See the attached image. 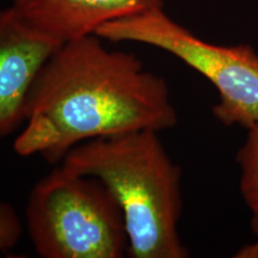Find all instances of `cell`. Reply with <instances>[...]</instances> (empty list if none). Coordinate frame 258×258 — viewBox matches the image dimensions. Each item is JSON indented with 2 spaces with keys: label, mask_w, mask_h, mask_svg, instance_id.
<instances>
[{
  "label": "cell",
  "mask_w": 258,
  "mask_h": 258,
  "mask_svg": "<svg viewBox=\"0 0 258 258\" xmlns=\"http://www.w3.org/2000/svg\"><path fill=\"white\" fill-rule=\"evenodd\" d=\"M177 121L165 80L134 54L109 49L101 37L89 35L63 42L42 67L14 150L55 164L86 141L160 133Z\"/></svg>",
  "instance_id": "cell-1"
},
{
  "label": "cell",
  "mask_w": 258,
  "mask_h": 258,
  "mask_svg": "<svg viewBox=\"0 0 258 258\" xmlns=\"http://www.w3.org/2000/svg\"><path fill=\"white\" fill-rule=\"evenodd\" d=\"M158 132L139 131L86 141L61 165L101 180L122 214L132 258H185L178 233L182 171L167 154Z\"/></svg>",
  "instance_id": "cell-2"
},
{
  "label": "cell",
  "mask_w": 258,
  "mask_h": 258,
  "mask_svg": "<svg viewBox=\"0 0 258 258\" xmlns=\"http://www.w3.org/2000/svg\"><path fill=\"white\" fill-rule=\"evenodd\" d=\"M25 220L42 258H122L128 235L122 211L101 180L61 165L29 194Z\"/></svg>",
  "instance_id": "cell-3"
},
{
  "label": "cell",
  "mask_w": 258,
  "mask_h": 258,
  "mask_svg": "<svg viewBox=\"0 0 258 258\" xmlns=\"http://www.w3.org/2000/svg\"><path fill=\"white\" fill-rule=\"evenodd\" d=\"M97 36L165 50L202 74L218 91L213 115L225 125L249 129L258 122V54L249 44L217 46L171 19L163 8L106 23Z\"/></svg>",
  "instance_id": "cell-4"
},
{
  "label": "cell",
  "mask_w": 258,
  "mask_h": 258,
  "mask_svg": "<svg viewBox=\"0 0 258 258\" xmlns=\"http://www.w3.org/2000/svg\"><path fill=\"white\" fill-rule=\"evenodd\" d=\"M61 44L12 6L0 9V138L23 127L35 80Z\"/></svg>",
  "instance_id": "cell-5"
},
{
  "label": "cell",
  "mask_w": 258,
  "mask_h": 258,
  "mask_svg": "<svg viewBox=\"0 0 258 258\" xmlns=\"http://www.w3.org/2000/svg\"><path fill=\"white\" fill-rule=\"evenodd\" d=\"M29 24L59 42L96 35L106 23L163 8V0H12Z\"/></svg>",
  "instance_id": "cell-6"
},
{
  "label": "cell",
  "mask_w": 258,
  "mask_h": 258,
  "mask_svg": "<svg viewBox=\"0 0 258 258\" xmlns=\"http://www.w3.org/2000/svg\"><path fill=\"white\" fill-rule=\"evenodd\" d=\"M246 131L237 161L240 166V192L251 213V230L258 240V122Z\"/></svg>",
  "instance_id": "cell-7"
},
{
  "label": "cell",
  "mask_w": 258,
  "mask_h": 258,
  "mask_svg": "<svg viewBox=\"0 0 258 258\" xmlns=\"http://www.w3.org/2000/svg\"><path fill=\"white\" fill-rule=\"evenodd\" d=\"M23 233V225L17 211L10 203L0 202V251L14 249Z\"/></svg>",
  "instance_id": "cell-8"
}]
</instances>
